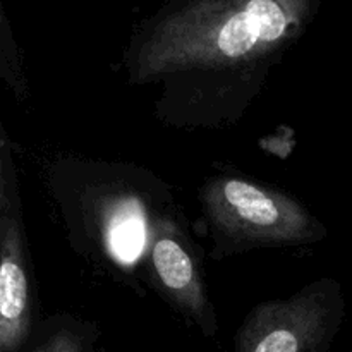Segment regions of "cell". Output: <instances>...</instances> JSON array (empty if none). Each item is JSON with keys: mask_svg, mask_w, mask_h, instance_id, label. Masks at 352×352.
Masks as SVG:
<instances>
[{"mask_svg": "<svg viewBox=\"0 0 352 352\" xmlns=\"http://www.w3.org/2000/svg\"><path fill=\"white\" fill-rule=\"evenodd\" d=\"M140 274H148L162 298L208 339L219 332V318L203 275L196 244L177 212L153 226L141 260Z\"/></svg>", "mask_w": 352, "mask_h": 352, "instance_id": "6", "label": "cell"}, {"mask_svg": "<svg viewBox=\"0 0 352 352\" xmlns=\"http://www.w3.org/2000/svg\"><path fill=\"white\" fill-rule=\"evenodd\" d=\"M201 219L215 261L258 250L316 244L329 230L291 192L237 172H220L198 189Z\"/></svg>", "mask_w": 352, "mask_h": 352, "instance_id": "3", "label": "cell"}, {"mask_svg": "<svg viewBox=\"0 0 352 352\" xmlns=\"http://www.w3.org/2000/svg\"><path fill=\"white\" fill-rule=\"evenodd\" d=\"M322 0H165L133 26L120 69L153 86V116L182 131L234 127L302 40Z\"/></svg>", "mask_w": 352, "mask_h": 352, "instance_id": "1", "label": "cell"}, {"mask_svg": "<svg viewBox=\"0 0 352 352\" xmlns=\"http://www.w3.org/2000/svg\"><path fill=\"white\" fill-rule=\"evenodd\" d=\"M45 182L72 250L110 274H140L153 226L177 212L167 182L129 162L62 158Z\"/></svg>", "mask_w": 352, "mask_h": 352, "instance_id": "2", "label": "cell"}, {"mask_svg": "<svg viewBox=\"0 0 352 352\" xmlns=\"http://www.w3.org/2000/svg\"><path fill=\"white\" fill-rule=\"evenodd\" d=\"M0 74L17 98H26L28 89L21 69L19 50L3 7H0Z\"/></svg>", "mask_w": 352, "mask_h": 352, "instance_id": "8", "label": "cell"}, {"mask_svg": "<svg viewBox=\"0 0 352 352\" xmlns=\"http://www.w3.org/2000/svg\"><path fill=\"white\" fill-rule=\"evenodd\" d=\"M344 318L342 284L320 277L289 298L253 306L237 330L234 352H330Z\"/></svg>", "mask_w": 352, "mask_h": 352, "instance_id": "4", "label": "cell"}, {"mask_svg": "<svg viewBox=\"0 0 352 352\" xmlns=\"http://www.w3.org/2000/svg\"><path fill=\"white\" fill-rule=\"evenodd\" d=\"M34 284L12 144L0 127V352H19L33 333Z\"/></svg>", "mask_w": 352, "mask_h": 352, "instance_id": "5", "label": "cell"}, {"mask_svg": "<svg viewBox=\"0 0 352 352\" xmlns=\"http://www.w3.org/2000/svg\"><path fill=\"white\" fill-rule=\"evenodd\" d=\"M91 333L85 323L69 316L52 318L30 352H91Z\"/></svg>", "mask_w": 352, "mask_h": 352, "instance_id": "7", "label": "cell"}, {"mask_svg": "<svg viewBox=\"0 0 352 352\" xmlns=\"http://www.w3.org/2000/svg\"><path fill=\"white\" fill-rule=\"evenodd\" d=\"M351 352H352V347H351Z\"/></svg>", "mask_w": 352, "mask_h": 352, "instance_id": "9", "label": "cell"}]
</instances>
